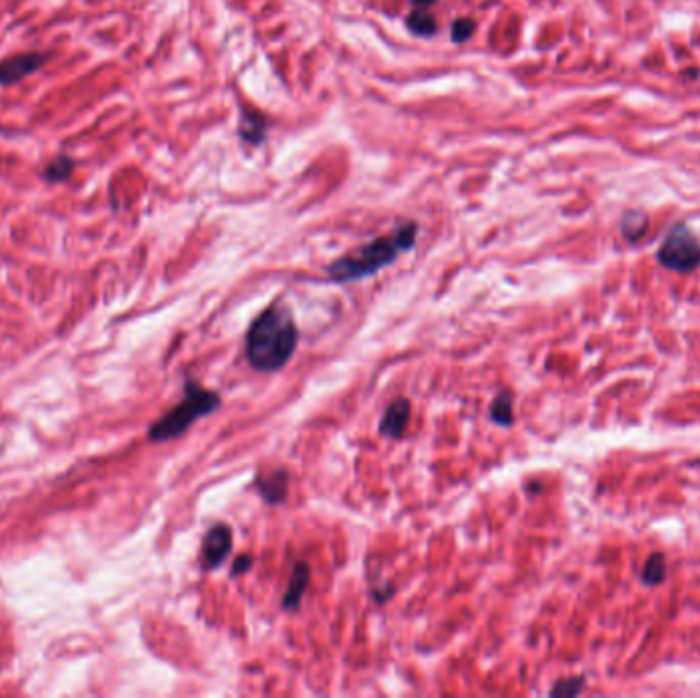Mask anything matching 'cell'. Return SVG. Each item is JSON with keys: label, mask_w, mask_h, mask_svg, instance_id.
<instances>
[{"label": "cell", "mask_w": 700, "mask_h": 698, "mask_svg": "<svg viewBox=\"0 0 700 698\" xmlns=\"http://www.w3.org/2000/svg\"><path fill=\"white\" fill-rule=\"evenodd\" d=\"M299 344V330L287 305L267 307L246 334V355L258 371H278L291 361Z\"/></svg>", "instance_id": "1"}, {"label": "cell", "mask_w": 700, "mask_h": 698, "mask_svg": "<svg viewBox=\"0 0 700 698\" xmlns=\"http://www.w3.org/2000/svg\"><path fill=\"white\" fill-rule=\"evenodd\" d=\"M416 232H418L416 223H405L397 228L392 236L377 238L375 242L366 244L363 248L338 258L328 267V276L338 283H348L375 274L387 265H392L401 252L414 246Z\"/></svg>", "instance_id": "2"}, {"label": "cell", "mask_w": 700, "mask_h": 698, "mask_svg": "<svg viewBox=\"0 0 700 698\" xmlns=\"http://www.w3.org/2000/svg\"><path fill=\"white\" fill-rule=\"evenodd\" d=\"M221 399L214 392L199 387L197 383L188 381L184 385V397L174 406L168 414H164L156 424L150 426L148 436L154 443H164L170 438H179L186 432L193 422L201 416H209L219 408Z\"/></svg>", "instance_id": "3"}, {"label": "cell", "mask_w": 700, "mask_h": 698, "mask_svg": "<svg viewBox=\"0 0 700 698\" xmlns=\"http://www.w3.org/2000/svg\"><path fill=\"white\" fill-rule=\"evenodd\" d=\"M660 262L678 273H690L700 267V244L682 223L673 225L657 252Z\"/></svg>", "instance_id": "4"}, {"label": "cell", "mask_w": 700, "mask_h": 698, "mask_svg": "<svg viewBox=\"0 0 700 698\" xmlns=\"http://www.w3.org/2000/svg\"><path fill=\"white\" fill-rule=\"evenodd\" d=\"M234 545V537H232V528L228 524H215L207 530L205 539H203V547H201V563L205 565V570H214L217 565H221L225 561V557L230 555Z\"/></svg>", "instance_id": "5"}, {"label": "cell", "mask_w": 700, "mask_h": 698, "mask_svg": "<svg viewBox=\"0 0 700 698\" xmlns=\"http://www.w3.org/2000/svg\"><path fill=\"white\" fill-rule=\"evenodd\" d=\"M47 54H19L13 56L8 60L0 61V87H8L15 84L19 80H23L25 76H29L33 72H37L45 61H47Z\"/></svg>", "instance_id": "6"}, {"label": "cell", "mask_w": 700, "mask_h": 698, "mask_svg": "<svg viewBox=\"0 0 700 698\" xmlns=\"http://www.w3.org/2000/svg\"><path fill=\"white\" fill-rule=\"evenodd\" d=\"M410 412H412V408H410V401L405 397H399L396 401H392V406L385 410V416H383L381 426H379L381 434H385L389 438H399L410 424Z\"/></svg>", "instance_id": "7"}, {"label": "cell", "mask_w": 700, "mask_h": 698, "mask_svg": "<svg viewBox=\"0 0 700 698\" xmlns=\"http://www.w3.org/2000/svg\"><path fill=\"white\" fill-rule=\"evenodd\" d=\"M287 484H289V475L287 471L283 469H276V471H271L267 473L265 477L258 480V491L260 496L271 502V504H278L285 500L287 496Z\"/></svg>", "instance_id": "8"}, {"label": "cell", "mask_w": 700, "mask_h": 698, "mask_svg": "<svg viewBox=\"0 0 700 698\" xmlns=\"http://www.w3.org/2000/svg\"><path fill=\"white\" fill-rule=\"evenodd\" d=\"M307 584H309V567L305 563H297L295 570H293V576H291V584H289V588L283 596V608L295 610L299 607L305 590H307Z\"/></svg>", "instance_id": "9"}, {"label": "cell", "mask_w": 700, "mask_h": 698, "mask_svg": "<svg viewBox=\"0 0 700 698\" xmlns=\"http://www.w3.org/2000/svg\"><path fill=\"white\" fill-rule=\"evenodd\" d=\"M489 416H491V420H493L496 424L500 426L512 424V418H514V412H512V395L508 394V392L498 395V397L493 399L491 408H489Z\"/></svg>", "instance_id": "10"}, {"label": "cell", "mask_w": 700, "mask_h": 698, "mask_svg": "<svg viewBox=\"0 0 700 698\" xmlns=\"http://www.w3.org/2000/svg\"><path fill=\"white\" fill-rule=\"evenodd\" d=\"M647 215L641 211H627L623 215V221H620V230H623V236L629 238V240H639L641 236L647 232Z\"/></svg>", "instance_id": "11"}, {"label": "cell", "mask_w": 700, "mask_h": 698, "mask_svg": "<svg viewBox=\"0 0 700 698\" xmlns=\"http://www.w3.org/2000/svg\"><path fill=\"white\" fill-rule=\"evenodd\" d=\"M74 166H76V162H74L70 156H58V158H54V160L45 166L43 179L50 182L66 181V179L72 174Z\"/></svg>", "instance_id": "12"}, {"label": "cell", "mask_w": 700, "mask_h": 698, "mask_svg": "<svg viewBox=\"0 0 700 698\" xmlns=\"http://www.w3.org/2000/svg\"><path fill=\"white\" fill-rule=\"evenodd\" d=\"M668 574V565H666V557L662 553H653L643 570V579L647 584H660L664 581V577Z\"/></svg>", "instance_id": "13"}, {"label": "cell", "mask_w": 700, "mask_h": 698, "mask_svg": "<svg viewBox=\"0 0 700 698\" xmlns=\"http://www.w3.org/2000/svg\"><path fill=\"white\" fill-rule=\"evenodd\" d=\"M240 135L252 144L260 142L265 135V121L258 115H244L240 123Z\"/></svg>", "instance_id": "14"}, {"label": "cell", "mask_w": 700, "mask_h": 698, "mask_svg": "<svg viewBox=\"0 0 700 698\" xmlns=\"http://www.w3.org/2000/svg\"><path fill=\"white\" fill-rule=\"evenodd\" d=\"M408 27L418 35H434L436 33V21L428 15L426 10H416L408 17Z\"/></svg>", "instance_id": "15"}, {"label": "cell", "mask_w": 700, "mask_h": 698, "mask_svg": "<svg viewBox=\"0 0 700 698\" xmlns=\"http://www.w3.org/2000/svg\"><path fill=\"white\" fill-rule=\"evenodd\" d=\"M581 680H565V682H559L553 690H551V695L553 697H576L578 695L579 690H581Z\"/></svg>", "instance_id": "16"}, {"label": "cell", "mask_w": 700, "mask_h": 698, "mask_svg": "<svg viewBox=\"0 0 700 698\" xmlns=\"http://www.w3.org/2000/svg\"><path fill=\"white\" fill-rule=\"evenodd\" d=\"M473 29H475V23L471 19H459V21H455V25H453V39L457 43L467 41L471 37Z\"/></svg>", "instance_id": "17"}, {"label": "cell", "mask_w": 700, "mask_h": 698, "mask_svg": "<svg viewBox=\"0 0 700 698\" xmlns=\"http://www.w3.org/2000/svg\"><path fill=\"white\" fill-rule=\"evenodd\" d=\"M250 565H252V557H248V555H242V557H240V561H238V563L234 565V572H232V574H244V572H246V570H248Z\"/></svg>", "instance_id": "18"}, {"label": "cell", "mask_w": 700, "mask_h": 698, "mask_svg": "<svg viewBox=\"0 0 700 698\" xmlns=\"http://www.w3.org/2000/svg\"><path fill=\"white\" fill-rule=\"evenodd\" d=\"M412 2H414L416 6H420V8H428V6H430V4H434L436 0H412Z\"/></svg>", "instance_id": "19"}]
</instances>
